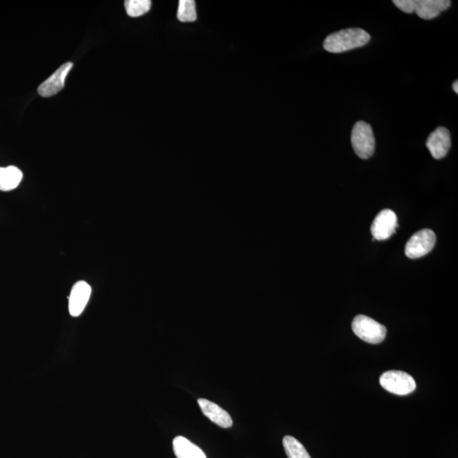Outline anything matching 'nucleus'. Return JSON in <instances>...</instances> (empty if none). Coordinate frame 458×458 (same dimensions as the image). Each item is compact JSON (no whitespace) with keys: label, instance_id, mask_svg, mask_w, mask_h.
I'll list each match as a JSON object with an SVG mask.
<instances>
[{"label":"nucleus","instance_id":"obj_4","mask_svg":"<svg viewBox=\"0 0 458 458\" xmlns=\"http://www.w3.org/2000/svg\"><path fill=\"white\" fill-rule=\"evenodd\" d=\"M380 383L383 388L398 396H406L416 390V382L410 374L401 371H388L381 375Z\"/></svg>","mask_w":458,"mask_h":458},{"label":"nucleus","instance_id":"obj_2","mask_svg":"<svg viewBox=\"0 0 458 458\" xmlns=\"http://www.w3.org/2000/svg\"><path fill=\"white\" fill-rule=\"evenodd\" d=\"M354 334L363 341L369 344H381L385 339L387 330L384 325L364 315H358L351 325Z\"/></svg>","mask_w":458,"mask_h":458},{"label":"nucleus","instance_id":"obj_15","mask_svg":"<svg viewBox=\"0 0 458 458\" xmlns=\"http://www.w3.org/2000/svg\"><path fill=\"white\" fill-rule=\"evenodd\" d=\"M177 17L182 22H193L197 20L196 5L193 0H181Z\"/></svg>","mask_w":458,"mask_h":458},{"label":"nucleus","instance_id":"obj_6","mask_svg":"<svg viewBox=\"0 0 458 458\" xmlns=\"http://www.w3.org/2000/svg\"><path fill=\"white\" fill-rule=\"evenodd\" d=\"M397 216L396 213L389 209L383 210L374 220L371 232L374 239L376 240L388 239L392 236L397 228Z\"/></svg>","mask_w":458,"mask_h":458},{"label":"nucleus","instance_id":"obj_7","mask_svg":"<svg viewBox=\"0 0 458 458\" xmlns=\"http://www.w3.org/2000/svg\"><path fill=\"white\" fill-rule=\"evenodd\" d=\"M73 67L72 62H66L60 68L55 71L54 74L51 75L47 80L42 82L40 86L38 87V92L39 96L48 98L60 92L64 88L66 78Z\"/></svg>","mask_w":458,"mask_h":458},{"label":"nucleus","instance_id":"obj_14","mask_svg":"<svg viewBox=\"0 0 458 458\" xmlns=\"http://www.w3.org/2000/svg\"><path fill=\"white\" fill-rule=\"evenodd\" d=\"M283 445L288 458H311L304 445L295 438L287 436L283 438Z\"/></svg>","mask_w":458,"mask_h":458},{"label":"nucleus","instance_id":"obj_10","mask_svg":"<svg viewBox=\"0 0 458 458\" xmlns=\"http://www.w3.org/2000/svg\"><path fill=\"white\" fill-rule=\"evenodd\" d=\"M449 0H413V10L418 17L432 20L451 6Z\"/></svg>","mask_w":458,"mask_h":458},{"label":"nucleus","instance_id":"obj_3","mask_svg":"<svg viewBox=\"0 0 458 458\" xmlns=\"http://www.w3.org/2000/svg\"><path fill=\"white\" fill-rule=\"evenodd\" d=\"M351 145L361 159H369L374 155L375 139L372 127L365 121H359L351 132Z\"/></svg>","mask_w":458,"mask_h":458},{"label":"nucleus","instance_id":"obj_12","mask_svg":"<svg viewBox=\"0 0 458 458\" xmlns=\"http://www.w3.org/2000/svg\"><path fill=\"white\" fill-rule=\"evenodd\" d=\"M172 445L177 458H207L202 450L185 437H176Z\"/></svg>","mask_w":458,"mask_h":458},{"label":"nucleus","instance_id":"obj_16","mask_svg":"<svg viewBox=\"0 0 458 458\" xmlns=\"http://www.w3.org/2000/svg\"><path fill=\"white\" fill-rule=\"evenodd\" d=\"M126 11L129 17H140L148 13L152 8L149 0H127L125 1Z\"/></svg>","mask_w":458,"mask_h":458},{"label":"nucleus","instance_id":"obj_17","mask_svg":"<svg viewBox=\"0 0 458 458\" xmlns=\"http://www.w3.org/2000/svg\"><path fill=\"white\" fill-rule=\"evenodd\" d=\"M452 89L454 91H455L456 94H458V81L457 80L455 82H454L452 85Z\"/></svg>","mask_w":458,"mask_h":458},{"label":"nucleus","instance_id":"obj_13","mask_svg":"<svg viewBox=\"0 0 458 458\" xmlns=\"http://www.w3.org/2000/svg\"><path fill=\"white\" fill-rule=\"evenodd\" d=\"M23 173L17 167L10 165L7 168H0V191H10L17 189L21 183Z\"/></svg>","mask_w":458,"mask_h":458},{"label":"nucleus","instance_id":"obj_5","mask_svg":"<svg viewBox=\"0 0 458 458\" xmlns=\"http://www.w3.org/2000/svg\"><path fill=\"white\" fill-rule=\"evenodd\" d=\"M436 242V234L425 228L411 237L405 247V254L411 259L422 258L433 250Z\"/></svg>","mask_w":458,"mask_h":458},{"label":"nucleus","instance_id":"obj_9","mask_svg":"<svg viewBox=\"0 0 458 458\" xmlns=\"http://www.w3.org/2000/svg\"><path fill=\"white\" fill-rule=\"evenodd\" d=\"M92 289L85 281L74 284L69 296V313L74 318L79 317L88 304Z\"/></svg>","mask_w":458,"mask_h":458},{"label":"nucleus","instance_id":"obj_11","mask_svg":"<svg viewBox=\"0 0 458 458\" xmlns=\"http://www.w3.org/2000/svg\"><path fill=\"white\" fill-rule=\"evenodd\" d=\"M198 404L204 415L220 427L228 429L232 425V418L229 413L214 402L207 399H199Z\"/></svg>","mask_w":458,"mask_h":458},{"label":"nucleus","instance_id":"obj_1","mask_svg":"<svg viewBox=\"0 0 458 458\" xmlns=\"http://www.w3.org/2000/svg\"><path fill=\"white\" fill-rule=\"evenodd\" d=\"M370 38V35L360 29L341 30L327 36L323 42V48L330 53L346 52L366 45Z\"/></svg>","mask_w":458,"mask_h":458},{"label":"nucleus","instance_id":"obj_8","mask_svg":"<svg viewBox=\"0 0 458 458\" xmlns=\"http://www.w3.org/2000/svg\"><path fill=\"white\" fill-rule=\"evenodd\" d=\"M451 145V133L444 127H439L434 130L430 133L426 142V146L430 154L436 160H441L448 155Z\"/></svg>","mask_w":458,"mask_h":458}]
</instances>
